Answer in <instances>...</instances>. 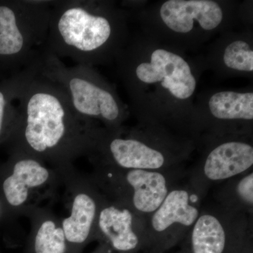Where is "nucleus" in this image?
Wrapping results in <instances>:
<instances>
[{
  "label": "nucleus",
  "instance_id": "obj_15",
  "mask_svg": "<svg viewBox=\"0 0 253 253\" xmlns=\"http://www.w3.org/2000/svg\"><path fill=\"white\" fill-rule=\"evenodd\" d=\"M39 60L0 83V136L7 125L16 124L18 95L25 83L39 71Z\"/></svg>",
  "mask_w": 253,
  "mask_h": 253
},
{
  "label": "nucleus",
  "instance_id": "obj_20",
  "mask_svg": "<svg viewBox=\"0 0 253 253\" xmlns=\"http://www.w3.org/2000/svg\"><path fill=\"white\" fill-rule=\"evenodd\" d=\"M177 253H186V252H184V251H181V252Z\"/></svg>",
  "mask_w": 253,
  "mask_h": 253
},
{
  "label": "nucleus",
  "instance_id": "obj_8",
  "mask_svg": "<svg viewBox=\"0 0 253 253\" xmlns=\"http://www.w3.org/2000/svg\"><path fill=\"white\" fill-rule=\"evenodd\" d=\"M113 162L123 169L167 171L177 167L187 151L176 148L166 138L156 135L113 136L106 144ZM187 155V154H186Z\"/></svg>",
  "mask_w": 253,
  "mask_h": 253
},
{
  "label": "nucleus",
  "instance_id": "obj_17",
  "mask_svg": "<svg viewBox=\"0 0 253 253\" xmlns=\"http://www.w3.org/2000/svg\"><path fill=\"white\" fill-rule=\"evenodd\" d=\"M219 62L222 71L236 73L253 72V49L245 37H234L219 50Z\"/></svg>",
  "mask_w": 253,
  "mask_h": 253
},
{
  "label": "nucleus",
  "instance_id": "obj_13",
  "mask_svg": "<svg viewBox=\"0 0 253 253\" xmlns=\"http://www.w3.org/2000/svg\"><path fill=\"white\" fill-rule=\"evenodd\" d=\"M48 178L47 169L36 160H20L15 164L13 174L3 184L5 197L11 206H21L28 199V189L41 186Z\"/></svg>",
  "mask_w": 253,
  "mask_h": 253
},
{
  "label": "nucleus",
  "instance_id": "obj_2",
  "mask_svg": "<svg viewBox=\"0 0 253 253\" xmlns=\"http://www.w3.org/2000/svg\"><path fill=\"white\" fill-rule=\"evenodd\" d=\"M126 20L113 1H54L44 51L80 65L107 64L127 43Z\"/></svg>",
  "mask_w": 253,
  "mask_h": 253
},
{
  "label": "nucleus",
  "instance_id": "obj_18",
  "mask_svg": "<svg viewBox=\"0 0 253 253\" xmlns=\"http://www.w3.org/2000/svg\"><path fill=\"white\" fill-rule=\"evenodd\" d=\"M66 249L62 228H56L52 221L43 222L35 238L34 253H66Z\"/></svg>",
  "mask_w": 253,
  "mask_h": 253
},
{
  "label": "nucleus",
  "instance_id": "obj_7",
  "mask_svg": "<svg viewBox=\"0 0 253 253\" xmlns=\"http://www.w3.org/2000/svg\"><path fill=\"white\" fill-rule=\"evenodd\" d=\"M251 239L248 214L220 205L202 207L184 241L186 253H239Z\"/></svg>",
  "mask_w": 253,
  "mask_h": 253
},
{
  "label": "nucleus",
  "instance_id": "obj_16",
  "mask_svg": "<svg viewBox=\"0 0 253 253\" xmlns=\"http://www.w3.org/2000/svg\"><path fill=\"white\" fill-rule=\"evenodd\" d=\"M217 195L222 207L234 212L252 214L253 209V170L223 183Z\"/></svg>",
  "mask_w": 253,
  "mask_h": 253
},
{
  "label": "nucleus",
  "instance_id": "obj_10",
  "mask_svg": "<svg viewBox=\"0 0 253 253\" xmlns=\"http://www.w3.org/2000/svg\"><path fill=\"white\" fill-rule=\"evenodd\" d=\"M236 136H229L212 145L192 172L189 183L204 196L211 186L223 184L253 169V144Z\"/></svg>",
  "mask_w": 253,
  "mask_h": 253
},
{
  "label": "nucleus",
  "instance_id": "obj_3",
  "mask_svg": "<svg viewBox=\"0 0 253 253\" xmlns=\"http://www.w3.org/2000/svg\"><path fill=\"white\" fill-rule=\"evenodd\" d=\"M18 119L23 143L36 154L57 151L76 134L81 119L63 89L39 71L23 85L17 98ZM71 139H69V141Z\"/></svg>",
  "mask_w": 253,
  "mask_h": 253
},
{
  "label": "nucleus",
  "instance_id": "obj_14",
  "mask_svg": "<svg viewBox=\"0 0 253 253\" xmlns=\"http://www.w3.org/2000/svg\"><path fill=\"white\" fill-rule=\"evenodd\" d=\"M96 204L87 194H78L73 201L72 212L63 219L62 226L65 237L72 244H84L90 234L96 217Z\"/></svg>",
  "mask_w": 253,
  "mask_h": 253
},
{
  "label": "nucleus",
  "instance_id": "obj_19",
  "mask_svg": "<svg viewBox=\"0 0 253 253\" xmlns=\"http://www.w3.org/2000/svg\"><path fill=\"white\" fill-rule=\"evenodd\" d=\"M239 253H253L252 239H250Z\"/></svg>",
  "mask_w": 253,
  "mask_h": 253
},
{
  "label": "nucleus",
  "instance_id": "obj_5",
  "mask_svg": "<svg viewBox=\"0 0 253 253\" xmlns=\"http://www.w3.org/2000/svg\"><path fill=\"white\" fill-rule=\"evenodd\" d=\"M54 1H0V71H21L41 57Z\"/></svg>",
  "mask_w": 253,
  "mask_h": 253
},
{
  "label": "nucleus",
  "instance_id": "obj_9",
  "mask_svg": "<svg viewBox=\"0 0 253 253\" xmlns=\"http://www.w3.org/2000/svg\"><path fill=\"white\" fill-rule=\"evenodd\" d=\"M226 10L213 0H168L160 5L156 18L172 37L192 39L211 36L225 26Z\"/></svg>",
  "mask_w": 253,
  "mask_h": 253
},
{
  "label": "nucleus",
  "instance_id": "obj_1",
  "mask_svg": "<svg viewBox=\"0 0 253 253\" xmlns=\"http://www.w3.org/2000/svg\"><path fill=\"white\" fill-rule=\"evenodd\" d=\"M132 109L151 126H179L190 111L197 88L194 65L177 49L141 40L126 43L116 59Z\"/></svg>",
  "mask_w": 253,
  "mask_h": 253
},
{
  "label": "nucleus",
  "instance_id": "obj_6",
  "mask_svg": "<svg viewBox=\"0 0 253 253\" xmlns=\"http://www.w3.org/2000/svg\"><path fill=\"white\" fill-rule=\"evenodd\" d=\"M204 197L189 182L169 191L145 221L149 253H165L184 241L199 217Z\"/></svg>",
  "mask_w": 253,
  "mask_h": 253
},
{
  "label": "nucleus",
  "instance_id": "obj_11",
  "mask_svg": "<svg viewBox=\"0 0 253 253\" xmlns=\"http://www.w3.org/2000/svg\"><path fill=\"white\" fill-rule=\"evenodd\" d=\"M98 224L111 249L120 253H149L145 221L131 208L115 206L100 211Z\"/></svg>",
  "mask_w": 253,
  "mask_h": 253
},
{
  "label": "nucleus",
  "instance_id": "obj_4",
  "mask_svg": "<svg viewBox=\"0 0 253 253\" xmlns=\"http://www.w3.org/2000/svg\"><path fill=\"white\" fill-rule=\"evenodd\" d=\"M39 73L63 89L83 121L99 120L116 129L126 119L127 109L116 89L91 66L67 67L59 58L43 50Z\"/></svg>",
  "mask_w": 253,
  "mask_h": 253
},
{
  "label": "nucleus",
  "instance_id": "obj_12",
  "mask_svg": "<svg viewBox=\"0 0 253 253\" xmlns=\"http://www.w3.org/2000/svg\"><path fill=\"white\" fill-rule=\"evenodd\" d=\"M206 105L211 120L221 126L253 122L252 91H217L210 96Z\"/></svg>",
  "mask_w": 253,
  "mask_h": 253
}]
</instances>
